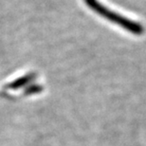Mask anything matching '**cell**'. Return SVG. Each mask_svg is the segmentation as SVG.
<instances>
[{
  "instance_id": "cell-1",
  "label": "cell",
  "mask_w": 146,
  "mask_h": 146,
  "mask_svg": "<svg viewBox=\"0 0 146 146\" xmlns=\"http://www.w3.org/2000/svg\"><path fill=\"white\" fill-rule=\"evenodd\" d=\"M86 4L88 7L97 13L98 14H100L101 16L104 17L106 19L109 20V21L115 23V24L119 25V27L125 29L126 31H130L133 34H137V35H141L142 33L144 31L143 27L139 24L137 22H134L132 20H129L125 17L119 15V13H115L109 10L108 8L104 7L100 1L98 0H84Z\"/></svg>"
}]
</instances>
